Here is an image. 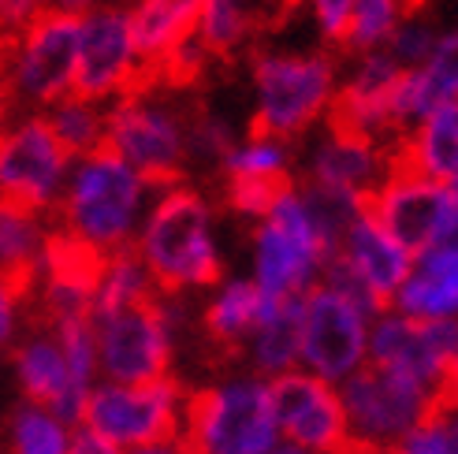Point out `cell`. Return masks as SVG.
I'll list each match as a JSON object with an SVG mask.
<instances>
[{
    "label": "cell",
    "instance_id": "cell-5",
    "mask_svg": "<svg viewBox=\"0 0 458 454\" xmlns=\"http://www.w3.org/2000/svg\"><path fill=\"white\" fill-rule=\"evenodd\" d=\"M332 242L317 227L299 183L276 194L250 231V272L265 298H306L332 265Z\"/></svg>",
    "mask_w": 458,
    "mask_h": 454
},
{
    "label": "cell",
    "instance_id": "cell-27",
    "mask_svg": "<svg viewBox=\"0 0 458 454\" xmlns=\"http://www.w3.org/2000/svg\"><path fill=\"white\" fill-rule=\"evenodd\" d=\"M395 164L444 187L458 183V105H444L399 134Z\"/></svg>",
    "mask_w": 458,
    "mask_h": 454
},
{
    "label": "cell",
    "instance_id": "cell-6",
    "mask_svg": "<svg viewBox=\"0 0 458 454\" xmlns=\"http://www.w3.org/2000/svg\"><path fill=\"white\" fill-rule=\"evenodd\" d=\"M187 130L191 116L175 101L149 89V82L105 105V149L153 187L179 183L191 168Z\"/></svg>",
    "mask_w": 458,
    "mask_h": 454
},
{
    "label": "cell",
    "instance_id": "cell-44",
    "mask_svg": "<svg viewBox=\"0 0 458 454\" xmlns=\"http://www.w3.org/2000/svg\"><path fill=\"white\" fill-rule=\"evenodd\" d=\"M444 406H458V339H454V354H451L447 380H444Z\"/></svg>",
    "mask_w": 458,
    "mask_h": 454
},
{
    "label": "cell",
    "instance_id": "cell-31",
    "mask_svg": "<svg viewBox=\"0 0 458 454\" xmlns=\"http://www.w3.org/2000/svg\"><path fill=\"white\" fill-rule=\"evenodd\" d=\"M157 298V287L149 280L146 265L139 261L134 249H120L98 261V276H94V313L105 309H127Z\"/></svg>",
    "mask_w": 458,
    "mask_h": 454
},
{
    "label": "cell",
    "instance_id": "cell-36",
    "mask_svg": "<svg viewBox=\"0 0 458 454\" xmlns=\"http://www.w3.org/2000/svg\"><path fill=\"white\" fill-rule=\"evenodd\" d=\"M437 38H440V27L432 19H425L421 12H414L410 15L403 27L392 34V41L384 45V53L392 56L403 71H414V67H421L425 60H428V53H432V45H437Z\"/></svg>",
    "mask_w": 458,
    "mask_h": 454
},
{
    "label": "cell",
    "instance_id": "cell-37",
    "mask_svg": "<svg viewBox=\"0 0 458 454\" xmlns=\"http://www.w3.org/2000/svg\"><path fill=\"white\" fill-rule=\"evenodd\" d=\"M306 4V15L313 22L317 38L325 45H343V34H347V22L358 8V0H302Z\"/></svg>",
    "mask_w": 458,
    "mask_h": 454
},
{
    "label": "cell",
    "instance_id": "cell-8",
    "mask_svg": "<svg viewBox=\"0 0 458 454\" xmlns=\"http://www.w3.org/2000/svg\"><path fill=\"white\" fill-rule=\"evenodd\" d=\"M179 298H165V294L127 309L89 313L101 380L146 383L175 376L172 366L179 347Z\"/></svg>",
    "mask_w": 458,
    "mask_h": 454
},
{
    "label": "cell",
    "instance_id": "cell-2",
    "mask_svg": "<svg viewBox=\"0 0 458 454\" xmlns=\"http://www.w3.org/2000/svg\"><path fill=\"white\" fill-rule=\"evenodd\" d=\"M153 183L127 168L116 153L98 149L72 161L60 206L53 213L56 235L94 257L120 254L134 246V235L153 201Z\"/></svg>",
    "mask_w": 458,
    "mask_h": 454
},
{
    "label": "cell",
    "instance_id": "cell-30",
    "mask_svg": "<svg viewBox=\"0 0 458 454\" xmlns=\"http://www.w3.org/2000/svg\"><path fill=\"white\" fill-rule=\"evenodd\" d=\"M79 425L49 406L15 402L4 421V454H72Z\"/></svg>",
    "mask_w": 458,
    "mask_h": 454
},
{
    "label": "cell",
    "instance_id": "cell-29",
    "mask_svg": "<svg viewBox=\"0 0 458 454\" xmlns=\"http://www.w3.org/2000/svg\"><path fill=\"white\" fill-rule=\"evenodd\" d=\"M294 168H299V153L294 142L272 139L261 130H242L235 146L224 153L220 175L224 183H272V187H287L294 183Z\"/></svg>",
    "mask_w": 458,
    "mask_h": 454
},
{
    "label": "cell",
    "instance_id": "cell-20",
    "mask_svg": "<svg viewBox=\"0 0 458 454\" xmlns=\"http://www.w3.org/2000/svg\"><path fill=\"white\" fill-rule=\"evenodd\" d=\"M12 383L22 402H38L49 406V410L79 421V410L89 395V388H82V380L75 376L72 361H67L60 335L45 324L34 321L22 328V335L12 343V350L4 354Z\"/></svg>",
    "mask_w": 458,
    "mask_h": 454
},
{
    "label": "cell",
    "instance_id": "cell-45",
    "mask_svg": "<svg viewBox=\"0 0 458 454\" xmlns=\"http://www.w3.org/2000/svg\"><path fill=\"white\" fill-rule=\"evenodd\" d=\"M49 4L56 12H67V15H86V12L101 8V4H112V0H49Z\"/></svg>",
    "mask_w": 458,
    "mask_h": 454
},
{
    "label": "cell",
    "instance_id": "cell-19",
    "mask_svg": "<svg viewBox=\"0 0 458 454\" xmlns=\"http://www.w3.org/2000/svg\"><path fill=\"white\" fill-rule=\"evenodd\" d=\"M272 402H276V425L284 443L306 447L313 454H343L351 447L347 414H343L335 383L299 369L272 380Z\"/></svg>",
    "mask_w": 458,
    "mask_h": 454
},
{
    "label": "cell",
    "instance_id": "cell-24",
    "mask_svg": "<svg viewBox=\"0 0 458 454\" xmlns=\"http://www.w3.org/2000/svg\"><path fill=\"white\" fill-rule=\"evenodd\" d=\"M205 0H131V27L139 53L149 67V75L165 71V67L194 45L198 19Z\"/></svg>",
    "mask_w": 458,
    "mask_h": 454
},
{
    "label": "cell",
    "instance_id": "cell-21",
    "mask_svg": "<svg viewBox=\"0 0 458 454\" xmlns=\"http://www.w3.org/2000/svg\"><path fill=\"white\" fill-rule=\"evenodd\" d=\"M94 254H86L64 235L53 239L45 265L30 283V306L38 309V321H86L94 313V276H98Z\"/></svg>",
    "mask_w": 458,
    "mask_h": 454
},
{
    "label": "cell",
    "instance_id": "cell-28",
    "mask_svg": "<svg viewBox=\"0 0 458 454\" xmlns=\"http://www.w3.org/2000/svg\"><path fill=\"white\" fill-rule=\"evenodd\" d=\"M280 4H291V0H205L194 45L201 56H239Z\"/></svg>",
    "mask_w": 458,
    "mask_h": 454
},
{
    "label": "cell",
    "instance_id": "cell-32",
    "mask_svg": "<svg viewBox=\"0 0 458 454\" xmlns=\"http://www.w3.org/2000/svg\"><path fill=\"white\" fill-rule=\"evenodd\" d=\"M41 116H45L53 139L64 146V153L72 156V161L105 149V105L72 94L60 105H53L49 112H41Z\"/></svg>",
    "mask_w": 458,
    "mask_h": 454
},
{
    "label": "cell",
    "instance_id": "cell-25",
    "mask_svg": "<svg viewBox=\"0 0 458 454\" xmlns=\"http://www.w3.org/2000/svg\"><path fill=\"white\" fill-rule=\"evenodd\" d=\"M265 302L268 298L254 287L250 276H227L224 272V280H216L201 298L198 321H201L205 339H209L213 347L227 350V354H239L246 335L254 332Z\"/></svg>",
    "mask_w": 458,
    "mask_h": 454
},
{
    "label": "cell",
    "instance_id": "cell-38",
    "mask_svg": "<svg viewBox=\"0 0 458 454\" xmlns=\"http://www.w3.org/2000/svg\"><path fill=\"white\" fill-rule=\"evenodd\" d=\"M27 313H30V290L0 280V354H8L12 343L27 328Z\"/></svg>",
    "mask_w": 458,
    "mask_h": 454
},
{
    "label": "cell",
    "instance_id": "cell-10",
    "mask_svg": "<svg viewBox=\"0 0 458 454\" xmlns=\"http://www.w3.org/2000/svg\"><path fill=\"white\" fill-rule=\"evenodd\" d=\"M187 388L175 380H146V383H112L98 380L79 410V433H89L123 454L172 440L182 428Z\"/></svg>",
    "mask_w": 458,
    "mask_h": 454
},
{
    "label": "cell",
    "instance_id": "cell-39",
    "mask_svg": "<svg viewBox=\"0 0 458 454\" xmlns=\"http://www.w3.org/2000/svg\"><path fill=\"white\" fill-rule=\"evenodd\" d=\"M280 190L284 187H272V183H224V201H227V209L232 213L246 216L250 223H258L268 213L272 201H276Z\"/></svg>",
    "mask_w": 458,
    "mask_h": 454
},
{
    "label": "cell",
    "instance_id": "cell-16",
    "mask_svg": "<svg viewBox=\"0 0 458 454\" xmlns=\"http://www.w3.org/2000/svg\"><path fill=\"white\" fill-rule=\"evenodd\" d=\"M395 168V146L361 139L354 130H343L325 123L310 134V146L302 153V183L320 187L332 194H347L369 206L373 190Z\"/></svg>",
    "mask_w": 458,
    "mask_h": 454
},
{
    "label": "cell",
    "instance_id": "cell-13",
    "mask_svg": "<svg viewBox=\"0 0 458 454\" xmlns=\"http://www.w3.org/2000/svg\"><path fill=\"white\" fill-rule=\"evenodd\" d=\"M72 172V156L53 139L38 112H19L0 123V198L53 216Z\"/></svg>",
    "mask_w": 458,
    "mask_h": 454
},
{
    "label": "cell",
    "instance_id": "cell-4",
    "mask_svg": "<svg viewBox=\"0 0 458 454\" xmlns=\"http://www.w3.org/2000/svg\"><path fill=\"white\" fill-rule=\"evenodd\" d=\"M179 436L194 454H268L280 443L272 380L235 369L187 391Z\"/></svg>",
    "mask_w": 458,
    "mask_h": 454
},
{
    "label": "cell",
    "instance_id": "cell-35",
    "mask_svg": "<svg viewBox=\"0 0 458 454\" xmlns=\"http://www.w3.org/2000/svg\"><path fill=\"white\" fill-rule=\"evenodd\" d=\"M242 130H235L224 116L213 112H201L191 116V130H187V146H191V164H205V168H220L224 153L235 146Z\"/></svg>",
    "mask_w": 458,
    "mask_h": 454
},
{
    "label": "cell",
    "instance_id": "cell-34",
    "mask_svg": "<svg viewBox=\"0 0 458 454\" xmlns=\"http://www.w3.org/2000/svg\"><path fill=\"white\" fill-rule=\"evenodd\" d=\"M437 105H458V27L440 30L428 60L418 67Z\"/></svg>",
    "mask_w": 458,
    "mask_h": 454
},
{
    "label": "cell",
    "instance_id": "cell-23",
    "mask_svg": "<svg viewBox=\"0 0 458 454\" xmlns=\"http://www.w3.org/2000/svg\"><path fill=\"white\" fill-rule=\"evenodd\" d=\"M242 369L261 380H280L302 366V298H268L254 332L239 347Z\"/></svg>",
    "mask_w": 458,
    "mask_h": 454
},
{
    "label": "cell",
    "instance_id": "cell-14",
    "mask_svg": "<svg viewBox=\"0 0 458 454\" xmlns=\"http://www.w3.org/2000/svg\"><path fill=\"white\" fill-rule=\"evenodd\" d=\"M365 213L414 257L458 235V206L451 187L432 183V179L399 164L373 190Z\"/></svg>",
    "mask_w": 458,
    "mask_h": 454
},
{
    "label": "cell",
    "instance_id": "cell-40",
    "mask_svg": "<svg viewBox=\"0 0 458 454\" xmlns=\"http://www.w3.org/2000/svg\"><path fill=\"white\" fill-rule=\"evenodd\" d=\"M392 454H458V436L451 433V425H447V417L440 410L428 425H421L406 443H399Z\"/></svg>",
    "mask_w": 458,
    "mask_h": 454
},
{
    "label": "cell",
    "instance_id": "cell-42",
    "mask_svg": "<svg viewBox=\"0 0 458 454\" xmlns=\"http://www.w3.org/2000/svg\"><path fill=\"white\" fill-rule=\"evenodd\" d=\"M72 454H123V450L108 447L105 440L89 436V433H79V436H75V443H72Z\"/></svg>",
    "mask_w": 458,
    "mask_h": 454
},
{
    "label": "cell",
    "instance_id": "cell-50",
    "mask_svg": "<svg viewBox=\"0 0 458 454\" xmlns=\"http://www.w3.org/2000/svg\"><path fill=\"white\" fill-rule=\"evenodd\" d=\"M0 366H4V354H0Z\"/></svg>",
    "mask_w": 458,
    "mask_h": 454
},
{
    "label": "cell",
    "instance_id": "cell-17",
    "mask_svg": "<svg viewBox=\"0 0 458 454\" xmlns=\"http://www.w3.org/2000/svg\"><path fill=\"white\" fill-rule=\"evenodd\" d=\"M454 339H458V324L414 321V316L399 309H380L369 328V366L418 380L444 395Z\"/></svg>",
    "mask_w": 458,
    "mask_h": 454
},
{
    "label": "cell",
    "instance_id": "cell-48",
    "mask_svg": "<svg viewBox=\"0 0 458 454\" xmlns=\"http://www.w3.org/2000/svg\"><path fill=\"white\" fill-rule=\"evenodd\" d=\"M343 454H369V450H354V447H347V450H343Z\"/></svg>",
    "mask_w": 458,
    "mask_h": 454
},
{
    "label": "cell",
    "instance_id": "cell-3",
    "mask_svg": "<svg viewBox=\"0 0 458 454\" xmlns=\"http://www.w3.org/2000/svg\"><path fill=\"white\" fill-rule=\"evenodd\" d=\"M339 60L328 49H258L250 56V130L284 142L332 120Z\"/></svg>",
    "mask_w": 458,
    "mask_h": 454
},
{
    "label": "cell",
    "instance_id": "cell-9",
    "mask_svg": "<svg viewBox=\"0 0 458 454\" xmlns=\"http://www.w3.org/2000/svg\"><path fill=\"white\" fill-rule=\"evenodd\" d=\"M339 399L351 447L369 454H392L444 410L440 391L377 366H365L347 383H339Z\"/></svg>",
    "mask_w": 458,
    "mask_h": 454
},
{
    "label": "cell",
    "instance_id": "cell-11",
    "mask_svg": "<svg viewBox=\"0 0 458 454\" xmlns=\"http://www.w3.org/2000/svg\"><path fill=\"white\" fill-rule=\"evenodd\" d=\"M380 309L365 306L351 290L320 280L302 298V373L347 383L369 366V328Z\"/></svg>",
    "mask_w": 458,
    "mask_h": 454
},
{
    "label": "cell",
    "instance_id": "cell-12",
    "mask_svg": "<svg viewBox=\"0 0 458 454\" xmlns=\"http://www.w3.org/2000/svg\"><path fill=\"white\" fill-rule=\"evenodd\" d=\"M153 75L139 53L131 27V8L112 0L94 12L79 15V71L75 94L98 105H112L131 89L146 86Z\"/></svg>",
    "mask_w": 458,
    "mask_h": 454
},
{
    "label": "cell",
    "instance_id": "cell-46",
    "mask_svg": "<svg viewBox=\"0 0 458 454\" xmlns=\"http://www.w3.org/2000/svg\"><path fill=\"white\" fill-rule=\"evenodd\" d=\"M268 454H313V450H306V447H294V443H284V440H280V443L272 447Z\"/></svg>",
    "mask_w": 458,
    "mask_h": 454
},
{
    "label": "cell",
    "instance_id": "cell-49",
    "mask_svg": "<svg viewBox=\"0 0 458 454\" xmlns=\"http://www.w3.org/2000/svg\"><path fill=\"white\" fill-rule=\"evenodd\" d=\"M451 194H454V206H458V183H451Z\"/></svg>",
    "mask_w": 458,
    "mask_h": 454
},
{
    "label": "cell",
    "instance_id": "cell-1",
    "mask_svg": "<svg viewBox=\"0 0 458 454\" xmlns=\"http://www.w3.org/2000/svg\"><path fill=\"white\" fill-rule=\"evenodd\" d=\"M131 249L139 254L157 294L165 298L205 294L216 280H224L216 209L187 179L153 190Z\"/></svg>",
    "mask_w": 458,
    "mask_h": 454
},
{
    "label": "cell",
    "instance_id": "cell-41",
    "mask_svg": "<svg viewBox=\"0 0 458 454\" xmlns=\"http://www.w3.org/2000/svg\"><path fill=\"white\" fill-rule=\"evenodd\" d=\"M49 8H53L49 0H0V34L12 41L19 30H27L30 22Z\"/></svg>",
    "mask_w": 458,
    "mask_h": 454
},
{
    "label": "cell",
    "instance_id": "cell-22",
    "mask_svg": "<svg viewBox=\"0 0 458 454\" xmlns=\"http://www.w3.org/2000/svg\"><path fill=\"white\" fill-rule=\"evenodd\" d=\"M392 309L414 321L458 324V235L414 257Z\"/></svg>",
    "mask_w": 458,
    "mask_h": 454
},
{
    "label": "cell",
    "instance_id": "cell-7",
    "mask_svg": "<svg viewBox=\"0 0 458 454\" xmlns=\"http://www.w3.org/2000/svg\"><path fill=\"white\" fill-rule=\"evenodd\" d=\"M79 71V15L41 12L27 30L8 41L0 63V97L19 112H49L75 94Z\"/></svg>",
    "mask_w": 458,
    "mask_h": 454
},
{
    "label": "cell",
    "instance_id": "cell-26",
    "mask_svg": "<svg viewBox=\"0 0 458 454\" xmlns=\"http://www.w3.org/2000/svg\"><path fill=\"white\" fill-rule=\"evenodd\" d=\"M53 239H56L53 216L0 198V280L30 290Z\"/></svg>",
    "mask_w": 458,
    "mask_h": 454
},
{
    "label": "cell",
    "instance_id": "cell-43",
    "mask_svg": "<svg viewBox=\"0 0 458 454\" xmlns=\"http://www.w3.org/2000/svg\"><path fill=\"white\" fill-rule=\"evenodd\" d=\"M131 454H194L187 443H182V436H172V440H160V443H149V447H139Z\"/></svg>",
    "mask_w": 458,
    "mask_h": 454
},
{
    "label": "cell",
    "instance_id": "cell-15",
    "mask_svg": "<svg viewBox=\"0 0 458 454\" xmlns=\"http://www.w3.org/2000/svg\"><path fill=\"white\" fill-rule=\"evenodd\" d=\"M410 265H414V254H406L369 213H361L335 242L325 280L351 290L373 309H392L395 294L410 276Z\"/></svg>",
    "mask_w": 458,
    "mask_h": 454
},
{
    "label": "cell",
    "instance_id": "cell-33",
    "mask_svg": "<svg viewBox=\"0 0 458 454\" xmlns=\"http://www.w3.org/2000/svg\"><path fill=\"white\" fill-rule=\"evenodd\" d=\"M414 12H418V0H358L339 49L347 56L380 53Z\"/></svg>",
    "mask_w": 458,
    "mask_h": 454
},
{
    "label": "cell",
    "instance_id": "cell-18",
    "mask_svg": "<svg viewBox=\"0 0 458 454\" xmlns=\"http://www.w3.org/2000/svg\"><path fill=\"white\" fill-rule=\"evenodd\" d=\"M403 79V67L380 53H358L347 63H339V86H335V105H332V120L343 130H354L361 139L387 142L395 146L399 130H395V89Z\"/></svg>",
    "mask_w": 458,
    "mask_h": 454
},
{
    "label": "cell",
    "instance_id": "cell-47",
    "mask_svg": "<svg viewBox=\"0 0 458 454\" xmlns=\"http://www.w3.org/2000/svg\"><path fill=\"white\" fill-rule=\"evenodd\" d=\"M444 417H447V425H451V433L458 436V406H444Z\"/></svg>",
    "mask_w": 458,
    "mask_h": 454
}]
</instances>
